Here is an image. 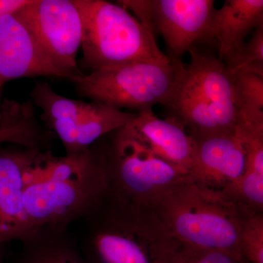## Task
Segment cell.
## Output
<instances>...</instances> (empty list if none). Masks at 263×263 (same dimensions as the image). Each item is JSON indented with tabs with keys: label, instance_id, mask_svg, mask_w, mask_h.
<instances>
[{
	"label": "cell",
	"instance_id": "cell-1",
	"mask_svg": "<svg viewBox=\"0 0 263 263\" xmlns=\"http://www.w3.org/2000/svg\"><path fill=\"white\" fill-rule=\"evenodd\" d=\"M108 190L105 161L96 143L65 157L45 151L29 171L24 194L31 228L67 229L91 212Z\"/></svg>",
	"mask_w": 263,
	"mask_h": 263
},
{
	"label": "cell",
	"instance_id": "cell-2",
	"mask_svg": "<svg viewBox=\"0 0 263 263\" xmlns=\"http://www.w3.org/2000/svg\"><path fill=\"white\" fill-rule=\"evenodd\" d=\"M78 222L86 263H166L175 245L150 208L108 194Z\"/></svg>",
	"mask_w": 263,
	"mask_h": 263
},
{
	"label": "cell",
	"instance_id": "cell-3",
	"mask_svg": "<svg viewBox=\"0 0 263 263\" xmlns=\"http://www.w3.org/2000/svg\"><path fill=\"white\" fill-rule=\"evenodd\" d=\"M148 208L179 245L242 256L240 234L247 216L221 192L189 179L170 190Z\"/></svg>",
	"mask_w": 263,
	"mask_h": 263
},
{
	"label": "cell",
	"instance_id": "cell-4",
	"mask_svg": "<svg viewBox=\"0 0 263 263\" xmlns=\"http://www.w3.org/2000/svg\"><path fill=\"white\" fill-rule=\"evenodd\" d=\"M82 22L80 65L91 72L165 56L155 34L125 8L104 0H72Z\"/></svg>",
	"mask_w": 263,
	"mask_h": 263
},
{
	"label": "cell",
	"instance_id": "cell-5",
	"mask_svg": "<svg viewBox=\"0 0 263 263\" xmlns=\"http://www.w3.org/2000/svg\"><path fill=\"white\" fill-rule=\"evenodd\" d=\"M100 148L108 179V193L119 200L150 207L188 175L155 155L129 125L113 132Z\"/></svg>",
	"mask_w": 263,
	"mask_h": 263
},
{
	"label": "cell",
	"instance_id": "cell-6",
	"mask_svg": "<svg viewBox=\"0 0 263 263\" xmlns=\"http://www.w3.org/2000/svg\"><path fill=\"white\" fill-rule=\"evenodd\" d=\"M176 73L167 55L83 74L72 79L79 94L120 109L152 110L156 105L168 106Z\"/></svg>",
	"mask_w": 263,
	"mask_h": 263
},
{
	"label": "cell",
	"instance_id": "cell-7",
	"mask_svg": "<svg viewBox=\"0 0 263 263\" xmlns=\"http://www.w3.org/2000/svg\"><path fill=\"white\" fill-rule=\"evenodd\" d=\"M15 15L55 67L70 81L83 75L77 63L82 41L80 13L72 0H31Z\"/></svg>",
	"mask_w": 263,
	"mask_h": 263
},
{
	"label": "cell",
	"instance_id": "cell-8",
	"mask_svg": "<svg viewBox=\"0 0 263 263\" xmlns=\"http://www.w3.org/2000/svg\"><path fill=\"white\" fill-rule=\"evenodd\" d=\"M213 0H148L144 26L162 34L169 57L181 60L195 46H211Z\"/></svg>",
	"mask_w": 263,
	"mask_h": 263
},
{
	"label": "cell",
	"instance_id": "cell-9",
	"mask_svg": "<svg viewBox=\"0 0 263 263\" xmlns=\"http://www.w3.org/2000/svg\"><path fill=\"white\" fill-rule=\"evenodd\" d=\"M45 151L0 147V247L21 241L32 230L24 194L29 171Z\"/></svg>",
	"mask_w": 263,
	"mask_h": 263
},
{
	"label": "cell",
	"instance_id": "cell-10",
	"mask_svg": "<svg viewBox=\"0 0 263 263\" xmlns=\"http://www.w3.org/2000/svg\"><path fill=\"white\" fill-rule=\"evenodd\" d=\"M195 151L189 177L197 184L227 195L247 170V148L241 135L194 138Z\"/></svg>",
	"mask_w": 263,
	"mask_h": 263
},
{
	"label": "cell",
	"instance_id": "cell-11",
	"mask_svg": "<svg viewBox=\"0 0 263 263\" xmlns=\"http://www.w3.org/2000/svg\"><path fill=\"white\" fill-rule=\"evenodd\" d=\"M206 46L192 48L188 51L191 62L185 66L194 87L212 110L222 133L233 134L239 125V117L231 74Z\"/></svg>",
	"mask_w": 263,
	"mask_h": 263
},
{
	"label": "cell",
	"instance_id": "cell-12",
	"mask_svg": "<svg viewBox=\"0 0 263 263\" xmlns=\"http://www.w3.org/2000/svg\"><path fill=\"white\" fill-rule=\"evenodd\" d=\"M36 76H70L55 67L15 14L0 18V85Z\"/></svg>",
	"mask_w": 263,
	"mask_h": 263
},
{
	"label": "cell",
	"instance_id": "cell-13",
	"mask_svg": "<svg viewBox=\"0 0 263 263\" xmlns=\"http://www.w3.org/2000/svg\"><path fill=\"white\" fill-rule=\"evenodd\" d=\"M127 124L156 155L189 176L195 141L181 123L174 118L159 119L148 110L136 114Z\"/></svg>",
	"mask_w": 263,
	"mask_h": 263
},
{
	"label": "cell",
	"instance_id": "cell-14",
	"mask_svg": "<svg viewBox=\"0 0 263 263\" xmlns=\"http://www.w3.org/2000/svg\"><path fill=\"white\" fill-rule=\"evenodd\" d=\"M263 27L262 0H227L214 10L212 22L213 40L218 44L219 60L224 65L235 58L252 29Z\"/></svg>",
	"mask_w": 263,
	"mask_h": 263
},
{
	"label": "cell",
	"instance_id": "cell-15",
	"mask_svg": "<svg viewBox=\"0 0 263 263\" xmlns=\"http://www.w3.org/2000/svg\"><path fill=\"white\" fill-rule=\"evenodd\" d=\"M21 242L17 263H86L69 228H36Z\"/></svg>",
	"mask_w": 263,
	"mask_h": 263
},
{
	"label": "cell",
	"instance_id": "cell-16",
	"mask_svg": "<svg viewBox=\"0 0 263 263\" xmlns=\"http://www.w3.org/2000/svg\"><path fill=\"white\" fill-rule=\"evenodd\" d=\"M230 73L239 117L237 129L243 134L263 133V78L242 70Z\"/></svg>",
	"mask_w": 263,
	"mask_h": 263
},
{
	"label": "cell",
	"instance_id": "cell-17",
	"mask_svg": "<svg viewBox=\"0 0 263 263\" xmlns=\"http://www.w3.org/2000/svg\"><path fill=\"white\" fill-rule=\"evenodd\" d=\"M136 115L106 104L95 101L88 103L78 124L76 154L84 152L100 138L127 125Z\"/></svg>",
	"mask_w": 263,
	"mask_h": 263
},
{
	"label": "cell",
	"instance_id": "cell-18",
	"mask_svg": "<svg viewBox=\"0 0 263 263\" xmlns=\"http://www.w3.org/2000/svg\"><path fill=\"white\" fill-rule=\"evenodd\" d=\"M32 102L43 111L48 124L65 119L79 122L88 103L59 95L46 82H36L31 93Z\"/></svg>",
	"mask_w": 263,
	"mask_h": 263
},
{
	"label": "cell",
	"instance_id": "cell-19",
	"mask_svg": "<svg viewBox=\"0 0 263 263\" xmlns=\"http://www.w3.org/2000/svg\"><path fill=\"white\" fill-rule=\"evenodd\" d=\"M166 263H249L240 254L175 245Z\"/></svg>",
	"mask_w": 263,
	"mask_h": 263
},
{
	"label": "cell",
	"instance_id": "cell-20",
	"mask_svg": "<svg viewBox=\"0 0 263 263\" xmlns=\"http://www.w3.org/2000/svg\"><path fill=\"white\" fill-rule=\"evenodd\" d=\"M226 66L230 72L245 71L263 78V27L254 30L240 53Z\"/></svg>",
	"mask_w": 263,
	"mask_h": 263
},
{
	"label": "cell",
	"instance_id": "cell-21",
	"mask_svg": "<svg viewBox=\"0 0 263 263\" xmlns=\"http://www.w3.org/2000/svg\"><path fill=\"white\" fill-rule=\"evenodd\" d=\"M240 252L249 263H263L262 213L246 216L240 234Z\"/></svg>",
	"mask_w": 263,
	"mask_h": 263
},
{
	"label": "cell",
	"instance_id": "cell-22",
	"mask_svg": "<svg viewBox=\"0 0 263 263\" xmlns=\"http://www.w3.org/2000/svg\"><path fill=\"white\" fill-rule=\"evenodd\" d=\"M39 133L31 118L24 117L3 122L0 124V143H10L18 146L34 147L37 145Z\"/></svg>",
	"mask_w": 263,
	"mask_h": 263
},
{
	"label": "cell",
	"instance_id": "cell-23",
	"mask_svg": "<svg viewBox=\"0 0 263 263\" xmlns=\"http://www.w3.org/2000/svg\"><path fill=\"white\" fill-rule=\"evenodd\" d=\"M30 2L31 0H0V18L5 15L15 14Z\"/></svg>",
	"mask_w": 263,
	"mask_h": 263
},
{
	"label": "cell",
	"instance_id": "cell-24",
	"mask_svg": "<svg viewBox=\"0 0 263 263\" xmlns=\"http://www.w3.org/2000/svg\"><path fill=\"white\" fill-rule=\"evenodd\" d=\"M0 263H3V261H2L1 254H0Z\"/></svg>",
	"mask_w": 263,
	"mask_h": 263
},
{
	"label": "cell",
	"instance_id": "cell-25",
	"mask_svg": "<svg viewBox=\"0 0 263 263\" xmlns=\"http://www.w3.org/2000/svg\"><path fill=\"white\" fill-rule=\"evenodd\" d=\"M0 144H1V143H0Z\"/></svg>",
	"mask_w": 263,
	"mask_h": 263
}]
</instances>
